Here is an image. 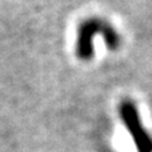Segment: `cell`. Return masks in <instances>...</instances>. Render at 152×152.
Masks as SVG:
<instances>
[{"mask_svg": "<svg viewBox=\"0 0 152 152\" xmlns=\"http://www.w3.org/2000/svg\"><path fill=\"white\" fill-rule=\"evenodd\" d=\"M119 115L123 124L132 136L138 152H152V138L141 122L138 109L129 100H126L119 107Z\"/></svg>", "mask_w": 152, "mask_h": 152, "instance_id": "7a4b0ae2", "label": "cell"}, {"mask_svg": "<svg viewBox=\"0 0 152 152\" xmlns=\"http://www.w3.org/2000/svg\"><path fill=\"white\" fill-rule=\"evenodd\" d=\"M100 34L108 48L118 50L121 46V36L118 34L110 23L102 18H89L79 26L77 41H76V55L80 60L88 61L94 56V37Z\"/></svg>", "mask_w": 152, "mask_h": 152, "instance_id": "6da1fadb", "label": "cell"}]
</instances>
